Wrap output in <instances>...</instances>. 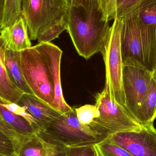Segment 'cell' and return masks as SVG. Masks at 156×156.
<instances>
[{"label": "cell", "mask_w": 156, "mask_h": 156, "mask_svg": "<svg viewBox=\"0 0 156 156\" xmlns=\"http://www.w3.org/2000/svg\"><path fill=\"white\" fill-rule=\"evenodd\" d=\"M110 28L109 22L102 20L100 11L87 12L81 7L71 6L67 31L77 52L86 60L101 53Z\"/></svg>", "instance_id": "6da1fadb"}, {"label": "cell", "mask_w": 156, "mask_h": 156, "mask_svg": "<svg viewBox=\"0 0 156 156\" xmlns=\"http://www.w3.org/2000/svg\"><path fill=\"white\" fill-rule=\"evenodd\" d=\"M37 133L66 148L95 145L108 137L90 126L82 124L74 108L72 111L62 114L44 131Z\"/></svg>", "instance_id": "7a4b0ae2"}, {"label": "cell", "mask_w": 156, "mask_h": 156, "mask_svg": "<svg viewBox=\"0 0 156 156\" xmlns=\"http://www.w3.org/2000/svg\"><path fill=\"white\" fill-rule=\"evenodd\" d=\"M70 8L69 0H22V16L30 40L67 20Z\"/></svg>", "instance_id": "3957f363"}, {"label": "cell", "mask_w": 156, "mask_h": 156, "mask_svg": "<svg viewBox=\"0 0 156 156\" xmlns=\"http://www.w3.org/2000/svg\"><path fill=\"white\" fill-rule=\"evenodd\" d=\"M122 25V19L114 20L109 35L101 53L105 65V87L108 88L112 98L126 109L123 88V64L121 47Z\"/></svg>", "instance_id": "277c9868"}, {"label": "cell", "mask_w": 156, "mask_h": 156, "mask_svg": "<svg viewBox=\"0 0 156 156\" xmlns=\"http://www.w3.org/2000/svg\"><path fill=\"white\" fill-rule=\"evenodd\" d=\"M20 55L24 76L34 95L53 106L55 84L45 59L33 46Z\"/></svg>", "instance_id": "5b68a950"}, {"label": "cell", "mask_w": 156, "mask_h": 156, "mask_svg": "<svg viewBox=\"0 0 156 156\" xmlns=\"http://www.w3.org/2000/svg\"><path fill=\"white\" fill-rule=\"evenodd\" d=\"M95 105L100 115L91 126L108 136L123 131L135 130L142 127L126 108L112 98L108 88L95 96Z\"/></svg>", "instance_id": "8992f818"}, {"label": "cell", "mask_w": 156, "mask_h": 156, "mask_svg": "<svg viewBox=\"0 0 156 156\" xmlns=\"http://www.w3.org/2000/svg\"><path fill=\"white\" fill-rule=\"evenodd\" d=\"M123 64L122 84L126 109L137 122L138 111L148 93L154 72L133 58L126 59Z\"/></svg>", "instance_id": "52a82bcc"}, {"label": "cell", "mask_w": 156, "mask_h": 156, "mask_svg": "<svg viewBox=\"0 0 156 156\" xmlns=\"http://www.w3.org/2000/svg\"><path fill=\"white\" fill-rule=\"evenodd\" d=\"M131 12L138 19L146 67L156 71V0H142Z\"/></svg>", "instance_id": "ba28073f"}, {"label": "cell", "mask_w": 156, "mask_h": 156, "mask_svg": "<svg viewBox=\"0 0 156 156\" xmlns=\"http://www.w3.org/2000/svg\"><path fill=\"white\" fill-rule=\"evenodd\" d=\"M105 140L124 148L133 156H156V129L154 124L117 132Z\"/></svg>", "instance_id": "9c48e42d"}, {"label": "cell", "mask_w": 156, "mask_h": 156, "mask_svg": "<svg viewBox=\"0 0 156 156\" xmlns=\"http://www.w3.org/2000/svg\"><path fill=\"white\" fill-rule=\"evenodd\" d=\"M121 19L123 22L121 35L123 62L128 58H133L146 67L143 40L137 16L131 12Z\"/></svg>", "instance_id": "30bf717a"}, {"label": "cell", "mask_w": 156, "mask_h": 156, "mask_svg": "<svg viewBox=\"0 0 156 156\" xmlns=\"http://www.w3.org/2000/svg\"><path fill=\"white\" fill-rule=\"evenodd\" d=\"M48 63L55 84V97L53 107L62 113L73 110L65 101L62 91L60 77V65L63 51L51 42L38 44L34 46Z\"/></svg>", "instance_id": "8fae6325"}, {"label": "cell", "mask_w": 156, "mask_h": 156, "mask_svg": "<svg viewBox=\"0 0 156 156\" xmlns=\"http://www.w3.org/2000/svg\"><path fill=\"white\" fill-rule=\"evenodd\" d=\"M17 104L24 107L44 131L62 113L33 94L23 93Z\"/></svg>", "instance_id": "7c38bea8"}, {"label": "cell", "mask_w": 156, "mask_h": 156, "mask_svg": "<svg viewBox=\"0 0 156 156\" xmlns=\"http://www.w3.org/2000/svg\"><path fill=\"white\" fill-rule=\"evenodd\" d=\"M63 147L35 133L23 137L15 156H52Z\"/></svg>", "instance_id": "4fadbf2b"}, {"label": "cell", "mask_w": 156, "mask_h": 156, "mask_svg": "<svg viewBox=\"0 0 156 156\" xmlns=\"http://www.w3.org/2000/svg\"><path fill=\"white\" fill-rule=\"evenodd\" d=\"M0 36L7 49L21 52L32 48L27 26L22 15L12 25L1 29Z\"/></svg>", "instance_id": "5bb4252c"}, {"label": "cell", "mask_w": 156, "mask_h": 156, "mask_svg": "<svg viewBox=\"0 0 156 156\" xmlns=\"http://www.w3.org/2000/svg\"><path fill=\"white\" fill-rule=\"evenodd\" d=\"M6 49L5 42L0 36V98L17 104L23 93L15 85L8 76L5 63Z\"/></svg>", "instance_id": "9a60e30c"}, {"label": "cell", "mask_w": 156, "mask_h": 156, "mask_svg": "<svg viewBox=\"0 0 156 156\" xmlns=\"http://www.w3.org/2000/svg\"><path fill=\"white\" fill-rule=\"evenodd\" d=\"M5 63L8 76L15 85L23 93L34 94L24 76L20 52L6 49Z\"/></svg>", "instance_id": "2e32d148"}, {"label": "cell", "mask_w": 156, "mask_h": 156, "mask_svg": "<svg viewBox=\"0 0 156 156\" xmlns=\"http://www.w3.org/2000/svg\"><path fill=\"white\" fill-rule=\"evenodd\" d=\"M156 118V71L154 72L147 95L138 112L137 122L142 126L154 124Z\"/></svg>", "instance_id": "e0dca14e"}, {"label": "cell", "mask_w": 156, "mask_h": 156, "mask_svg": "<svg viewBox=\"0 0 156 156\" xmlns=\"http://www.w3.org/2000/svg\"><path fill=\"white\" fill-rule=\"evenodd\" d=\"M0 114L4 121L20 135L28 136L35 133L33 126L24 117L9 111L1 102Z\"/></svg>", "instance_id": "ac0fdd59"}, {"label": "cell", "mask_w": 156, "mask_h": 156, "mask_svg": "<svg viewBox=\"0 0 156 156\" xmlns=\"http://www.w3.org/2000/svg\"><path fill=\"white\" fill-rule=\"evenodd\" d=\"M22 0H4L1 29L12 25L22 15Z\"/></svg>", "instance_id": "d6986e66"}, {"label": "cell", "mask_w": 156, "mask_h": 156, "mask_svg": "<svg viewBox=\"0 0 156 156\" xmlns=\"http://www.w3.org/2000/svg\"><path fill=\"white\" fill-rule=\"evenodd\" d=\"M95 147L100 156H133L124 148L106 140Z\"/></svg>", "instance_id": "ffe728a7"}, {"label": "cell", "mask_w": 156, "mask_h": 156, "mask_svg": "<svg viewBox=\"0 0 156 156\" xmlns=\"http://www.w3.org/2000/svg\"><path fill=\"white\" fill-rule=\"evenodd\" d=\"M75 109L78 120L84 125H90L100 115L99 110L95 105H85Z\"/></svg>", "instance_id": "44dd1931"}, {"label": "cell", "mask_w": 156, "mask_h": 156, "mask_svg": "<svg viewBox=\"0 0 156 156\" xmlns=\"http://www.w3.org/2000/svg\"><path fill=\"white\" fill-rule=\"evenodd\" d=\"M67 20L52 27L40 34L37 37L38 44L49 43L58 38L63 31L67 30Z\"/></svg>", "instance_id": "7402d4cb"}, {"label": "cell", "mask_w": 156, "mask_h": 156, "mask_svg": "<svg viewBox=\"0 0 156 156\" xmlns=\"http://www.w3.org/2000/svg\"><path fill=\"white\" fill-rule=\"evenodd\" d=\"M116 0H99V10L102 20L109 22L115 19Z\"/></svg>", "instance_id": "603a6c76"}, {"label": "cell", "mask_w": 156, "mask_h": 156, "mask_svg": "<svg viewBox=\"0 0 156 156\" xmlns=\"http://www.w3.org/2000/svg\"><path fill=\"white\" fill-rule=\"evenodd\" d=\"M142 0H116L115 19H121L130 12Z\"/></svg>", "instance_id": "cb8c5ba5"}, {"label": "cell", "mask_w": 156, "mask_h": 156, "mask_svg": "<svg viewBox=\"0 0 156 156\" xmlns=\"http://www.w3.org/2000/svg\"><path fill=\"white\" fill-rule=\"evenodd\" d=\"M0 132L8 136L14 145L15 150L18 147L25 136L20 135L17 133L14 129H13L4 120L0 114Z\"/></svg>", "instance_id": "d4e9b609"}, {"label": "cell", "mask_w": 156, "mask_h": 156, "mask_svg": "<svg viewBox=\"0 0 156 156\" xmlns=\"http://www.w3.org/2000/svg\"><path fill=\"white\" fill-rule=\"evenodd\" d=\"M66 156H95V145L66 148Z\"/></svg>", "instance_id": "484cf974"}, {"label": "cell", "mask_w": 156, "mask_h": 156, "mask_svg": "<svg viewBox=\"0 0 156 156\" xmlns=\"http://www.w3.org/2000/svg\"><path fill=\"white\" fill-rule=\"evenodd\" d=\"M71 7H81L87 12L99 11V0H69Z\"/></svg>", "instance_id": "4316f807"}, {"label": "cell", "mask_w": 156, "mask_h": 156, "mask_svg": "<svg viewBox=\"0 0 156 156\" xmlns=\"http://www.w3.org/2000/svg\"><path fill=\"white\" fill-rule=\"evenodd\" d=\"M14 145L11 139L0 132V154L4 156H15Z\"/></svg>", "instance_id": "83f0119b"}, {"label": "cell", "mask_w": 156, "mask_h": 156, "mask_svg": "<svg viewBox=\"0 0 156 156\" xmlns=\"http://www.w3.org/2000/svg\"><path fill=\"white\" fill-rule=\"evenodd\" d=\"M52 156H66V147H63Z\"/></svg>", "instance_id": "f1b7e54d"}, {"label": "cell", "mask_w": 156, "mask_h": 156, "mask_svg": "<svg viewBox=\"0 0 156 156\" xmlns=\"http://www.w3.org/2000/svg\"><path fill=\"white\" fill-rule=\"evenodd\" d=\"M4 0H0V30H1V23L2 18L3 11Z\"/></svg>", "instance_id": "f546056e"}, {"label": "cell", "mask_w": 156, "mask_h": 156, "mask_svg": "<svg viewBox=\"0 0 156 156\" xmlns=\"http://www.w3.org/2000/svg\"><path fill=\"white\" fill-rule=\"evenodd\" d=\"M95 149H96V148H95ZM95 156H100V155H99V154H98V152H97V150H96V153H95Z\"/></svg>", "instance_id": "4dcf8cb0"}, {"label": "cell", "mask_w": 156, "mask_h": 156, "mask_svg": "<svg viewBox=\"0 0 156 156\" xmlns=\"http://www.w3.org/2000/svg\"><path fill=\"white\" fill-rule=\"evenodd\" d=\"M0 156H4L0 154Z\"/></svg>", "instance_id": "1f68e13d"}]
</instances>
